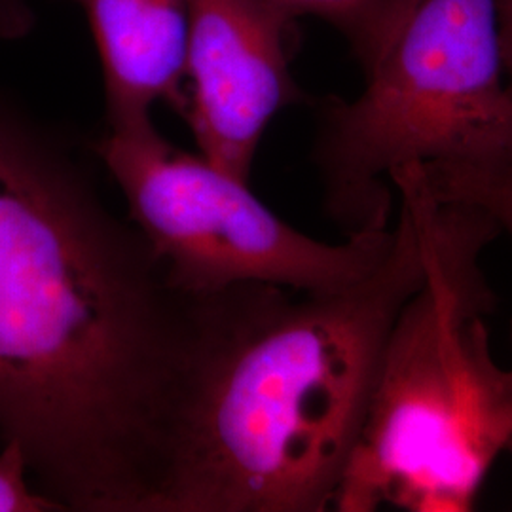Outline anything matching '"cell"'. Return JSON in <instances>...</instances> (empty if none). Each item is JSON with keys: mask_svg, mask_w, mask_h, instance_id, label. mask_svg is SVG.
Masks as SVG:
<instances>
[{"mask_svg": "<svg viewBox=\"0 0 512 512\" xmlns=\"http://www.w3.org/2000/svg\"><path fill=\"white\" fill-rule=\"evenodd\" d=\"M313 162L346 238L393 224L399 167L512 169L495 0H416L361 95L321 101Z\"/></svg>", "mask_w": 512, "mask_h": 512, "instance_id": "obj_4", "label": "cell"}, {"mask_svg": "<svg viewBox=\"0 0 512 512\" xmlns=\"http://www.w3.org/2000/svg\"><path fill=\"white\" fill-rule=\"evenodd\" d=\"M95 152L126 200L128 219L171 283L190 296L247 283L296 293L348 289L382 264L393 241V224L344 243L310 238L260 202L247 181L169 143L152 118L107 128Z\"/></svg>", "mask_w": 512, "mask_h": 512, "instance_id": "obj_5", "label": "cell"}, {"mask_svg": "<svg viewBox=\"0 0 512 512\" xmlns=\"http://www.w3.org/2000/svg\"><path fill=\"white\" fill-rule=\"evenodd\" d=\"M101 55L109 128L150 118L156 103L186 109L194 0H74Z\"/></svg>", "mask_w": 512, "mask_h": 512, "instance_id": "obj_7", "label": "cell"}, {"mask_svg": "<svg viewBox=\"0 0 512 512\" xmlns=\"http://www.w3.org/2000/svg\"><path fill=\"white\" fill-rule=\"evenodd\" d=\"M205 327L147 239L0 101V435L63 511L152 512Z\"/></svg>", "mask_w": 512, "mask_h": 512, "instance_id": "obj_1", "label": "cell"}, {"mask_svg": "<svg viewBox=\"0 0 512 512\" xmlns=\"http://www.w3.org/2000/svg\"><path fill=\"white\" fill-rule=\"evenodd\" d=\"M423 169L439 200L480 209L494 220L499 234L512 241V169L465 165H423Z\"/></svg>", "mask_w": 512, "mask_h": 512, "instance_id": "obj_9", "label": "cell"}, {"mask_svg": "<svg viewBox=\"0 0 512 512\" xmlns=\"http://www.w3.org/2000/svg\"><path fill=\"white\" fill-rule=\"evenodd\" d=\"M29 463L18 442L4 440L0 448V512H52L63 507L29 480Z\"/></svg>", "mask_w": 512, "mask_h": 512, "instance_id": "obj_10", "label": "cell"}, {"mask_svg": "<svg viewBox=\"0 0 512 512\" xmlns=\"http://www.w3.org/2000/svg\"><path fill=\"white\" fill-rule=\"evenodd\" d=\"M511 344H512V325H511Z\"/></svg>", "mask_w": 512, "mask_h": 512, "instance_id": "obj_12", "label": "cell"}, {"mask_svg": "<svg viewBox=\"0 0 512 512\" xmlns=\"http://www.w3.org/2000/svg\"><path fill=\"white\" fill-rule=\"evenodd\" d=\"M425 281L416 205L363 281L330 293L209 294L154 512H323L359 439L385 344Z\"/></svg>", "mask_w": 512, "mask_h": 512, "instance_id": "obj_2", "label": "cell"}, {"mask_svg": "<svg viewBox=\"0 0 512 512\" xmlns=\"http://www.w3.org/2000/svg\"><path fill=\"white\" fill-rule=\"evenodd\" d=\"M293 25L264 0H194L183 118L200 154L247 183L275 114L306 99L289 69Z\"/></svg>", "mask_w": 512, "mask_h": 512, "instance_id": "obj_6", "label": "cell"}, {"mask_svg": "<svg viewBox=\"0 0 512 512\" xmlns=\"http://www.w3.org/2000/svg\"><path fill=\"white\" fill-rule=\"evenodd\" d=\"M283 18L323 19L348 38L349 46L368 71L397 33L416 0H264Z\"/></svg>", "mask_w": 512, "mask_h": 512, "instance_id": "obj_8", "label": "cell"}, {"mask_svg": "<svg viewBox=\"0 0 512 512\" xmlns=\"http://www.w3.org/2000/svg\"><path fill=\"white\" fill-rule=\"evenodd\" d=\"M495 18L503 73L512 93V0H495Z\"/></svg>", "mask_w": 512, "mask_h": 512, "instance_id": "obj_11", "label": "cell"}, {"mask_svg": "<svg viewBox=\"0 0 512 512\" xmlns=\"http://www.w3.org/2000/svg\"><path fill=\"white\" fill-rule=\"evenodd\" d=\"M418 209L425 281L399 311L365 421L332 509L471 512L501 456H512V370L495 361L482 270L494 220L442 202L423 165L391 175Z\"/></svg>", "mask_w": 512, "mask_h": 512, "instance_id": "obj_3", "label": "cell"}]
</instances>
